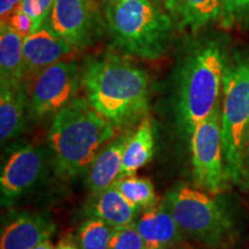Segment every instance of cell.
<instances>
[{"instance_id":"52a82bcc","label":"cell","mask_w":249,"mask_h":249,"mask_svg":"<svg viewBox=\"0 0 249 249\" xmlns=\"http://www.w3.org/2000/svg\"><path fill=\"white\" fill-rule=\"evenodd\" d=\"M189 141L196 187L211 195L219 194L230 181L223 152L222 104L192 130Z\"/></svg>"},{"instance_id":"44dd1931","label":"cell","mask_w":249,"mask_h":249,"mask_svg":"<svg viewBox=\"0 0 249 249\" xmlns=\"http://www.w3.org/2000/svg\"><path fill=\"white\" fill-rule=\"evenodd\" d=\"M116 229L98 218L88 217L76 233V245L80 249H108Z\"/></svg>"},{"instance_id":"ffe728a7","label":"cell","mask_w":249,"mask_h":249,"mask_svg":"<svg viewBox=\"0 0 249 249\" xmlns=\"http://www.w3.org/2000/svg\"><path fill=\"white\" fill-rule=\"evenodd\" d=\"M127 201L143 210L150 209L160 203L155 186L143 177H124L113 183Z\"/></svg>"},{"instance_id":"7a4b0ae2","label":"cell","mask_w":249,"mask_h":249,"mask_svg":"<svg viewBox=\"0 0 249 249\" xmlns=\"http://www.w3.org/2000/svg\"><path fill=\"white\" fill-rule=\"evenodd\" d=\"M116 129L87 98H74L54 114L49 129L48 143L55 173L73 178L85 172L99 150L116 138Z\"/></svg>"},{"instance_id":"4316f807","label":"cell","mask_w":249,"mask_h":249,"mask_svg":"<svg viewBox=\"0 0 249 249\" xmlns=\"http://www.w3.org/2000/svg\"><path fill=\"white\" fill-rule=\"evenodd\" d=\"M152 4H155L158 7L166 11L167 13L176 17L177 14V6H178V0H150Z\"/></svg>"},{"instance_id":"6da1fadb","label":"cell","mask_w":249,"mask_h":249,"mask_svg":"<svg viewBox=\"0 0 249 249\" xmlns=\"http://www.w3.org/2000/svg\"><path fill=\"white\" fill-rule=\"evenodd\" d=\"M81 86L93 110L117 129L147 116L150 81L147 71L128 59L111 53L87 59L81 70Z\"/></svg>"},{"instance_id":"cb8c5ba5","label":"cell","mask_w":249,"mask_h":249,"mask_svg":"<svg viewBox=\"0 0 249 249\" xmlns=\"http://www.w3.org/2000/svg\"><path fill=\"white\" fill-rule=\"evenodd\" d=\"M55 0H22L18 9L33 18L36 30L50 18Z\"/></svg>"},{"instance_id":"4fadbf2b","label":"cell","mask_w":249,"mask_h":249,"mask_svg":"<svg viewBox=\"0 0 249 249\" xmlns=\"http://www.w3.org/2000/svg\"><path fill=\"white\" fill-rule=\"evenodd\" d=\"M134 225L147 249H173L185 238L163 200L150 209L143 210Z\"/></svg>"},{"instance_id":"83f0119b","label":"cell","mask_w":249,"mask_h":249,"mask_svg":"<svg viewBox=\"0 0 249 249\" xmlns=\"http://www.w3.org/2000/svg\"><path fill=\"white\" fill-rule=\"evenodd\" d=\"M54 249H80V248L77 247L75 241L62 240L61 242H59V244L55 246Z\"/></svg>"},{"instance_id":"7402d4cb","label":"cell","mask_w":249,"mask_h":249,"mask_svg":"<svg viewBox=\"0 0 249 249\" xmlns=\"http://www.w3.org/2000/svg\"><path fill=\"white\" fill-rule=\"evenodd\" d=\"M220 26L225 29L249 26V0H222Z\"/></svg>"},{"instance_id":"ac0fdd59","label":"cell","mask_w":249,"mask_h":249,"mask_svg":"<svg viewBox=\"0 0 249 249\" xmlns=\"http://www.w3.org/2000/svg\"><path fill=\"white\" fill-rule=\"evenodd\" d=\"M155 152V133L151 119L145 116L140 121L127 141L123 156L121 177L134 176L140 169L149 164Z\"/></svg>"},{"instance_id":"4dcf8cb0","label":"cell","mask_w":249,"mask_h":249,"mask_svg":"<svg viewBox=\"0 0 249 249\" xmlns=\"http://www.w3.org/2000/svg\"><path fill=\"white\" fill-rule=\"evenodd\" d=\"M246 157H247V160H248V164H249V135H248L247 147H246Z\"/></svg>"},{"instance_id":"9c48e42d","label":"cell","mask_w":249,"mask_h":249,"mask_svg":"<svg viewBox=\"0 0 249 249\" xmlns=\"http://www.w3.org/2000/svg\"><path fill=\"white\" fill-rule=\"evenodd\" d=\"M48 152L36 144H21L9 152L2 165L0 192L2 207H12L33 191L44 177Z\"/></svg>"},{"instance_id":"f1b7e54d","label":"cell","mask_w":249,"mask_h":249,"mask_svg":"<svg viewBox=\"0 0 249 249\" xmlns=\"http://www.w3.org/2000/svg\"><path fill=\"white\" fill-rule=\"evenodd\" d=\"M54 248L55 247L51 244V241L46 240V241H43L42 244L37 245L36 247H34V248H31V249H54Z\"/></svg>"},{"instance_id":"5b68a950","label":"cell","mask_w":249,"mask_h":249,"mask_svg":"<svg viewBox=\"0 0 249 249\" xmlns=\"http://www.w3.org/2000/svg\"><path fill=\"white\" fill-rule=\"evenodd\" d=\"M249 135V55L236 54L225 66L222 93V141L229 180L248 186L246 147Z\"/></svg>"},{"instance_id":"5bb4252c","label":"cell","mask_w":249,"mask_h":249,"mask_svg":"<svg viewBox=\"0 0 249 249\" xmlns=\"http://www.w3.org/2000/svg\"><path fill=\"white\" fill-rule=\"evenodd\" d=\"M132 132H124L103 147L87 169L86 185L92 194L113 185L121 177L123 156Z\"/></svg>"},{"instance_id":"484cf974","label":"cell","mask_w":249,"mask_h":249,"mask_svg":"<svg viewBox=\"0 0 249 249\" xmlns=\"http://www.w3.org/2000/svg\"><path fill=\"white\" fill-rule=\"evenodd\" d=\"M22 0H0V18L1 22H7L20 7Z\"/></svg>"},{"instance_id":"9a60e30c","label":"cell","mask_w":249,"mask_h":249,"mask_svg":"<svg viewBox=\"0 0 249 249\" xmlns=\"http://www.w3.org/2000/svg\"><path fill=\"white\" fill-rule=\"evenodd\" d=\"M141 213L142 210L127 201L114 185L92 194L88 204V217L98 218L114 229L132 225Z\"/></svg>"},{"instance_id":"8fae6325","label":"cell","mask_w":249,"mask_h":249,"mask_svg":"<svg viewBox=\"0 0 249 249\" xmlns=\"http://www.w3.org/2000/svg\"><path fill=\"white\" fill-rule=\"evenodd\" d=\"M73 48L46 21L23 39L26 75H37L70 54Z\"/></svg>"},{"instance_id":"f546056e","label":"cell","mask_w":249,"mask_h":249,"mask_svg":"<svg viewBox=\"0 0 249 249\" xmlns=\"http://www.w3.org/2000/svg\"><path fill=\"white\" fill-rule=\"evenodd\" d=\"M124 1V0H107V5H113V4H118V2Z\"/></svg>"},{"instance_id":"3957f363","label":"cell","mask_w":249,"mask_h":249,"mask_svg":"<svg viewBox=\"0 0 249 249\" xmlns=\"http://www.w3.org/2000/svg\"><path fill=\"white\" fill-rule=\"evenodd\" d=\"M225 51L216 38H204L187 52L177 82V113L188 134L222 104Z\"/></svg>"},{"instance_id":"d4e9b609","label":"cell","mask_w":249,"mask_h":249,"mask_svg":"<svg viewBox=\"0 0 249 249\" xmlns=\"http://www.w3.org/2000/svg\"><path fill=\"white\" fill-rule=\"evenodd\" d=\"M7 23L17 31L18 35L23 37V39L36 30L35 22L33 21V18H31L29 15L23 13L22 11H20V9H18V11L12 15L11 18L7 21Z\"/></svg>"},{"instance_id":"ba28073f","label":"cell","mask_w":249,"mask_h":249,"mask_svg":"<svg viewBox=\"0 0 249 249\" xmlns=\"http://www.w3.org/2000/svg\"><path fill=\"white\" fill-rule=\"evenodd\" d=\"M81 70L75 61L61 60L39 71L34 81L28 113L34 120L53 117L76 98Z\"/></svg>"},{"instance_id":"2e32d148","label":"cell","mask_w":249,"mask_h":249,"mask_svg":"<svg viewBox=\"0 0 249 249\" xmlns=\"http://www.w3.org/2000/svg\"><path fill=\"white\" fill-rule=\"evenodd\" d=\"M28 102L24 83L11 86L0 82V141L2 145L22 133Z\"/></svg>"},{"instance_id":"30bf717a","label":"cell","mask_w":249,"mask_h":249,"mask_svg":"<svg viewBox=\"0 0 249 249\" xmlns=\"http://www.w3.org/2000/svg\"><path fill=\"white\" fill-rule=\"evenodd\" d=\"M49 20L59 35L76 50L92 44L103 28L93 0H55Z\"/></svg>"},{"instance_id":"d6986e66","label":"cell","mask_w":249,"mask_h":249,"mask_svg":"<svg viewBox=\"0 0 249 249\" xmlns=\"http://www.w3.org/2000/svg\"><path fill=\"white\" fill-rule=\"evenodd\" d=\"M222 0H178L176 17L193 33L220 20Z\"/></svg>"},{"instance_id":"8992f818","label":"cell","mask_w":249,"mask_h":249,"mask_svg":"<svg viewBox=\"0 0 249 249\" xmlns=\"http://www.w3.org/2000/svg\"><path fill=\"white\" fill-rule=\"evenodd\" d=\"M163 201L183 235L208 248H222L234 234L233 223L209 193L186 185L174 187Z\"/></svg>"},{"instance_id":"e0dca14e","label":"cell","mask_w":249,"mask_h":249,"mask_svg":"<svg viewBox=\"0 0 249 249\" xmlns=\"http://www.w3.org/2000/svg\"><path fill=\"white\" fill-rule=\"evenodd\" d=\"M26 66L23 57V37L7 22L0 26V82L11 86L24 83Z\"/></svg>"},{"instance_id":"7c38bea8","label":"cell","mask_w":249,"mask_h":249,"mask_svg":"<svg viewBox=\"0 0 249 249\" xmlns=\"http://www.w3.org/2000/svg\"><path fill=\"white\" fill-rule=\"evenodd\" d=\"M55 224L48 214L21 213L8 218L1 227L0 249H31L50 240Z\"/></svg>"},{"instance_id":"277c9868","label":"cell","mask_w":249,"mask_h":249,"mask_svg":"<svg viewBox=\"0 0 249 249\" xmlns=\"http://www.w3.org/2000/svg\"><path fill=\"white\" fill-rule=\"evenodd\" d=\"M108 30L124 53L157 60L169 48L173 18L150 0H124L105 7Z\"/></svg>"},{"instance_id":"603a6c76","label":"cell","mask_w":249,"mask_h":249,"mask_svg":"<svg viewBox=\"0 0 249 249\" xmlns=\"http://www.w3.org/2000/svg\"><path fill=\"white\" fill-rule=\"evenodd\" d=\"M108 249H147L134 224L116 229Z\"/></svg>"}]
</instances>
